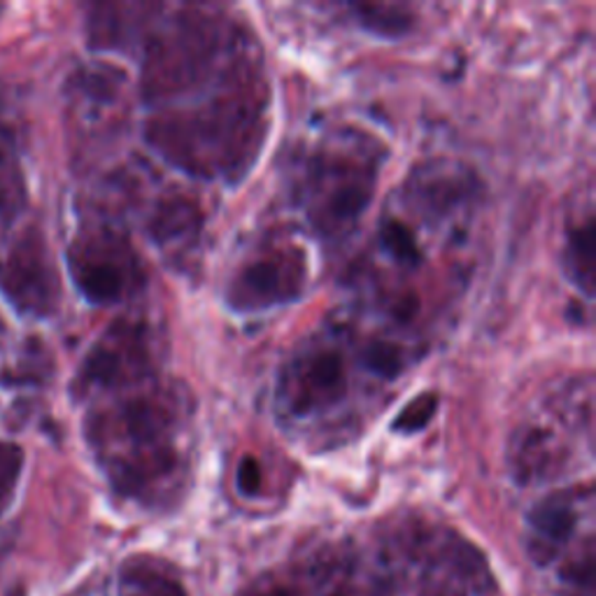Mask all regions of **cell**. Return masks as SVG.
Instances as JSON below:
<instances>
[{"label":"cell","mask_w":596,"mask_h":596,"mask_svg":"<svg viewBox=\"0 0 596 596\" xmlns=\"http://www.w3.org/2000/svg\"><path fill=\"white\" fill-rule=\"evenodd\" d=\"M329 596H347V594H343V592H335V594H329Z\"/></svg>","instance_id":"cell-23"},{"label":"cell","mask_w":596,"mask_h":596,"mask_svg":"<svg viewBox=\"0 0 596 596\" xmlns=\"http://www.w3.org/2000/svg\"><path fill=\"white\" fill-rule=\"evenodd\" d=\"M435 404L439 401H435V396H431V394L417 396V399L399 417H396L394 429L396 431H420L433 417Z\"/></svg>","instance_id":"cell-19"},{"label":"cell","mask_w":596,"mask_h":596,"mask_svg":"<svg viewBox=\"0 0 596 596\" xmlns=\"http://www.w3.org/2000/svg\"><path fill=\"white\" fill-rule=\"evenodd\" d=\"M578 520L581 515L575 492H558L545 496L527 515L529 558L539 566H548L558 560L560 550L573 539L575 529H578Z\"/></svg>","instance_id":"cell-10"},{"label":"cell","mask_w":596,"mask_h":596,"mask_svg":"<svg viewBox=\"0 0 596 596\" xmlns=\"http://www.w3.org/2000/svg\"><path fill=\"white\" fill-rule=\"evenodd\" d=\"M22 468H24L22 448L0 441V512L12 504Z\"/></svg>","instance_id":"cell-18"},{"label":"cell","mask_w":596,"mask_h":596,"mask_svg":"<svg viewBox=\"0 0 596 596\" xmlns=\"http://www.w3.org/2000/svg\"><path fill=\"white\" fill-rule=\"evenodd\" d=\"M594 243H596L594 220L587 217L578 229L571 231L569 243H566V254H564L566 273L571 280L578 285V289H583L585 296L594 294V260H596Z\"/></svg>","instance_id":"cell-15"},{"label":"cell","mask_w":596,"mask_h":596,"mask_svg":"<svg viewBox=\"0 0 596 596\" xmlns=\"http://www.w3.org/2000/svg\"><path fill=\"white\" fill-rule=\"evenodd\" d=\"M0 285L16 310L35 317H47L56 310L62 283L45 235L37 229H26L16 238Z\"/></svg>","instance_id":"cell-8"},{"label":"cell","mask_w":596,"mask_h":596,"mask_svg":"<svg viewBox=\"0 0 596 596\" xmlns=\"http://www.w3.org/2000/svg\"><path fill=\"white\" fill-rule=\"evenodd\" d=\"M266 89L260 64L189 101L162 108L147 141L166 162L198 177L241 175L264 143Z\"/></svg>","instance_id":"cell-2"},{"label":"cell","mask_w":596,"mask_h":596,"mask_svg":"<svg viewBox=\"0 0 596 596\" xmlns=\"http://www.w3.org/2000/svg\"><path fill=\"white\" fill-rule=\"evenodd\" d=\"M260 485H262L260 466H256V462H252V460H245L241 464V471H238V487H241L243 494L254 496L256 492H260Z\"/></svg>","instance_id":"cell-21"},{"label":"cell","mask_w":596,"mask_h":596,"mask_svg":"<svg viewBox=\"0 0 596 596\" xmlns=\"http://www.w3.org/2000/svg\"><path fill=\"white\" fill-rule=\"evenodd\" d=\"M510 468L520 483L543 481L562 464V448L558 435L541 424L525 427L515 435L508 454Z\"/></svg>","instance_id":"cell-11"},{"label":"cell","mask_w":596,"mask_h":596,"mask_svg":"<svg viewBox=\"0 0 596 596\" xmlns=\"http://www.w3.org/2000/svg\"><path fill=\"white\" fill-rule=\"evenodd\" d=\"M26 203V183L12 133L0 124V217H14Z\"/></svg>","instance_id":"cell-14"},{"label":"cell","mask_w":596,"mask_h":596,"mask_svg":"<svg viewBox=\"0 0 596 596\" xmlns=\"http://www.w3.org/2000/svg\"><path fill=\"white\" fill-rule=\"evenodd\" d=\"M399 550L404 564L417 571L424 596H483L494 587L478 548L450 529H408Z\"/></svg>","instance_id":"cell-4"},{"label":"cell","mask_w":596,"mask_h":596,"mask_svg":"<svg viewBox=\"0 0 596 596\" xmlns=\"http://www.w3.org/2000/svg\"><path fill=\"white\" fill-rule=\"evenodd\" d=\"M68 266L79 294L96 306L124 301L145 283L141 260L131 243L106 227L82 231L75 238Z\"/></svg>","instance_id":"cell-5"},{"label":"cell","mask_w":596,"mask_h":596,"mask_svg":"<svg viewBox=\"0 0 596 596\" xmlns=\"http://www.w3.org/2000/svg\"><path fill=\"white\" fill-rule=\"evenodd\" d=\"M360 364L368 375L389 383L408 368L410 354L399 341H391V338H371L360 350Z\"/></svg>","instance_id":"cell-16"},{"label":"cell","mask_w":596,"mask_h":596,"mask_svg":"<svg viewBox=\"0 0 596 596\" xmlns=\"http://www.w3.org/2000/svg\"><path fill=\"white\" fill-rule=\"evenodd\" d=\"M189 429L187 394L164 383L135 389L89 422L91 443L110 483L145 504L166 501L180 487L187 466L183 441Z\"/></svg>","instance_id":"cell-1"},{"label":"cell","mask_w":596,"mask_h":596,"mask_svg":"<svg viewBox=\"0 0 596 596\" xmlns=\"http://www.w3.org/2000/svg\"><path fill=\"white\" fill-rule=\"evenodd\" d=\"M152 375V343L145 324L119 322L93 345L79 371L85 389H122Z\"/></svg>","instance_id":"cell-9"},{"label":"cell","mask_w":596,"mask_h":596,"mask_svg":"<svg viewBox=\"0 0 596 596\" xmlns=\"http://www.w3.org/2000/svg\"><path fill=\"white\" fill-rule=\"evenodd\" d=\"M203 227L201 208L187 201L185 196H170L158 203L152 217V238L164 250H185L191 245Z\"/></svg>","instance_id":"cell-12"},{"label":"cell","mask_w":596,"mask_h":596,"mask_svg":"<svg viewBox=\"0 0 596 596\" xmlns=\"http://www.w3.org/2000/svg\"><path fill=\"white\" fill-rule=\"evenodd\" d=\"M256 596H294V594L289 589H285V587H273V589H268L264 594H256Z\"/></svg>","instance_id":"cell-22"},{"label":"cell","mask_w":596,"mask_h":596,"mask_svg":"<svg viewBox=\"0 0 596 596\" xmlns=\"http://www.w3.org/2000/svg\"><path fill=\"white\" fill-rule=\"evenodd\" d=\"M350 12L356 19V24L364 26L368 33L385 37L406 35L412 24L410 8L406 5H385V3L350 5Z\"/></svg>","instance_id":"cell-17"},{"label":"cell","mask_w":596,"mask_h":596,"mask_svg":"<svg viewBox=\"0 0 596 596\" xmlns=\"http://www.w3.org/2000/svg\"><path fill=\"white\" fill-rule=\"evenodd\" d=\"M119 596H189L173 575L152 560H131L119 573Z\"/></svg>","instance_id":"cell-13"},{"label":"cell","mask_w":596,"mask_h":596,"mask_svg":"<svg viewBox=\"0 0 596 596\" xmlns=\"http://www.w3.org/2000/svg\"><path fill=\"white\" fill-rule=\"evenodd\" d=\"M377 164L371 150L320 147L306 164L301 203L312 227L338 235L360 222L375 189Z\"/></svg>","instance_id":"cell-3"},{"label":"cell","mask_w":596,"mask_h":596,"mask_svg":"<svg viewBox=\"0 0 596 596\" xmlns=\"http://www.w3.org/2000/svg\"><path fill=\"white\" fill-rule=\"evenodd\" d=\"M350 394V371L343 350L314 343L298 352L280 377L277 399L289 420H312L333 412Z\"/></svg>","instance_id":"cell-7"},{"label":"cell","mask_w":596,"mask_h":596,"mask_svg":"<svg viewBox=\"0 0 596 596\" xmlns=\"http://www.w3.org/2000/svg\"><path fill=\"white\" fill-rule=\"evenodd\" d=\"M308 283V260L301 247L266 243L238 266L227 287L235 312H264L296 301Z\"/></svg>","instance_id":"cell-6"},{"label":"cell","mask_w":596,"mask_h":596,"mask_svg":"<svg viewBox=\"0 0 596 596\" xmlns=\"http://www.w3.org/2000/svg\"><path fill=\"white\" fill-rule=\"evenodd\" d=\"M562 583L573 589H585L587 596L594 589V550L587 548L583 560H575L562 569Z\"/></svg>","instance_id":"cell-20"}]
</instances>
